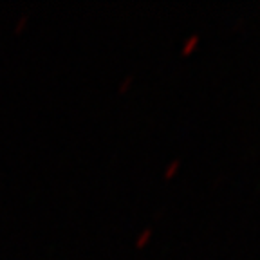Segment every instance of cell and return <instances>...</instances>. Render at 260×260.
<instances>
[{"instance_id": "1", "label": "cell", "mask_w": 260, "mask_h": 260, "mask_svg": "<svg viewBox=\"0 0 260 260\" xmlns=\"http://www.w3.org/2000/svg\"><path fill=\"white\" fill-rule=\"evenodd\" d=\"M25 20H27V18H22V20H20V24H18V25H16V31H20V29H22V27H24V24H25Z\"/></svg>"}]
</instances>
